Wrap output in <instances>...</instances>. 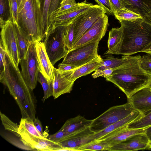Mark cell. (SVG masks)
<instances>
[{"mask_svg": "<svg viewBox=\"0 0 151 151\" xmlns=\"http://www.w3.org/2000/svg\"><path fill=\"white\" fill-rule=\"evenodd\" d=\"M0 81L7 87L16 101L22 118L33 121L36 114V97L25 82L19 68L15 66L6 54L4 75Z\"/></svg>", "mask_w": 151, "mask_h": 151, "instance_id": "cell-1", "label": "cell"}, {"mask_svg": "<svg viewBox=\"0 0 151 151\" xmlns=\"http://www.w3.org/2000/svg\"><path fill=\"white\" fill-rule=\"evenodd\" d=\"M119 21L122 30L120 41L105 54L129 56L142 52L151 42V23L145 18Z\"/></svg>", "mask_w": 151, "mask_h": 151, "instance_id": "cell-2", "label": "cell"}, {"mask_svg": "<svg viewBox=\"0 0 151 151\" xmlns=\"http://www.w3.org/2000/svg\"><path fill=\"white\" fill-rule=\"evenodd\" d=\"M140 55L128 56L127 60L122 65L116 68L112 75L106 78L118 87L129 98L139 90L148 86L150 81L149 74L140 67Z\"/></svg>", "mask_w": 151, "mask_h": 151, "instance_id": "cell-3", "label": "cell"}, {"mask_svg": "<svg viewBox=\"0 0 151 151\" xmlns=\"http://www.w3.org/2000/svg\"><path fill=\"white\" fill-rule=\"evenodd\" d=\"M18 24L31 43L41 41L42 13L40 0H17Z\"/></svg>", "mask_w": 151, "mask_h": 151, "instance_id": "cell-4", "label": "cell"}, {"mask_svg": "<svg viewBox=\"0 0 151 151\" xmlns=\"http://www.w3.org/2000/svg\"><path fill=\"white\" fill-rule=\"evenodd\" d=\"M68 25L50 28L44 39L47 54L53 65L64 58L69 51L65 44Z\"/></svg>", "mask_w": 151, "mask_h": 151, "instance_id": "cell-5", "label": "cell"}, {"mask_svg": "<svg viewBox=\"0 0 151 151\" xmlns=\"http://www.w3.org/2000/svg\"><path fill=\"white\" fill-rule=\"evenodd\" d=\"M135 111L131 104L127 102L123 104L111 107L93 120L90 129L95 133H96L126 117Z\"/></svg>", "mask_w": 151, "mask_h": 151, "instance_id": "cell-6", "label": "cell"}, {"mask_svg": "<svg viewBox=\"0 0 151 151\" xmlns=\"http://www.w3.org/2000/svg\"><path fill=\"white\" fill-rule=\"evenodd\" d=\"M106 14L103 8L98 4H93L87 10L75 17L71 22L74 33L73 46L94 23Z\"/></svg>", "mask_w": 151, "mask_h": 151, "instance_id": "cell-7", "label": "cell"}, {"mask_svg": "<svg viewBox=\"0 0 151 151\" xmlns=\"http://www.w3.org/2000/svg\"><path fill=\"white\" fill-rule=\"evenodd\" d=\"M21 73L26 83L32 91L36 87L40 71L35 42L30 45L25 57L19 62Z\"/></svg>", "mask_w": 151, "mask_h": 151, "instance_id": "cell-8", "label": "cell"}, {"mask_svg": "<svg viewBox=\"0 0 151 151\" xmlns=\"http://www.w3.org/2000/svg\"><path fill=\"white\" fill-rule=\"evenodd\" d=\"M1 40L4 49L15 66L19 68L20 62L14 26L10 18L0 23Z\"/></svg>", "mask_w": 151, "mask_h": 151, "instance_id": "cell-9", "label": "cell"}, {"mask_svg": "<svg viewBox=\"0 0 151 151\" xmlns=\"http://www.w3.org/2000/svg\"><path fill=\"white\" fill-rule=\"evenodd\" d=\"M99 42L90 43L69 51L61 63L77 68L91 62L99 56L98 53Z\"/></svg>", "mask_w": 151, "mask_h": 151, "instance_id": "cell-10", "label": "cell"}, {"mask_svg": "<svg viewBox=\"0 0 151 151\" xmlns=\"http://www.w3.org/2000/svg\"><path fill=\"white\" fill-rule=\"evenodd\" d=\"M93 5L85 0L65 11L53 12L49 16V30L50 28L68 24L75 17L87 10Z\"/></svg>", "mask_w": 151, "mask_h": 151, "instance_id": "cell-11", "label": "cell"}, {"mask_svg": "<svg viewBox=\"0 0 151 151\" xmlns=\"http://www.w3.org/2000/svg\"><path fill=\"white\" fill-rule=\"evenodd\" d=\"M17 136L22 142L33 150L60 151L63 147L59 143L54 142L45 137H40L32 135L19 127Z\"/></svg>", "mask_w": 151, "mask_h": 151, "instance_id": "cell-12", "label": "cell"}, {"mask_svg": "<svg viewBox=\"0 0 151 151\" xmlns=\"http://www.w3.org/2000/svg\"><path fill=\"white\" fill-rule=\"evenodd\" d=\"M109 26L108 17L105 14L98 19L82 36L74 45L72 50L90 43L99 42L105 35Z\"/></svg>", "mask_w": 151, "mask_h": 151, "instance_id": "cell-13", "label": "cell"}, {"mask_svg": "<svg viewBox=\"0 0 151 151\" xmlns=\"http://www.w3.org/2000/svg\"><path fill=\"white\" fill-rule=\"evenodd\" d=\"M95 140V133L89 127L71 134L59 143L63 148L60 151H78V149Z\"/></svg>", "mask_w": 151, "mask_h": 151, "instance_id": "cell-14", "label": "cell"}, {"mask_svg": "<svg viewBox=\"0 0 151 151\" xmlns=\"http://www.w3.org/2000/svg\"><path fill=\"white\" fill-rule=\"evenodd\" d=\"M144 116L142 114L135 111L124 118L95 133V140H104L112 137L127 128L130 123L139 120Z\"/></svg>", "mask_w": 151, "mask_h": 151, "instance_id": "cell-15", "label": "cell"}, {"mask_svg": "<svg viewBox=\"0 0 151 151\" xmlns=\"http://www.w3.org/2000/svg\"><path fill=\"white\" fill-rule=\"evenodd\" d=\"M127 102L135 110L145 115L151 111V88L147 86L139 90L127 98Z\"/></svg>", "mask_w": 151, "mask_h": 151, "instance_id": "cell-16", "label": "cell"}, {"mask_svg": "<svg viewBox=\"0 0 151 151\" xmlns=\"http://www.w3.org/2000/svg\"><path fill=\"white\" fill-rule=\"evenodd\" d=\"M150 142L145 133L138 134L112 146L110 151H130L148 149Z\"/></svg>", "mask_w": 151, "mask_h": 151, "instance_id": "cell-17", "label": "cell"}, {"mask_svg": "<svg viewBox=\"0 0 151 151\" xmlns=\"http://www.w3.org/2000/svg\"><path fill=\"white\" fill-rule=\"evenodd\" d=\"M35 43L40 71L47 80L53 82L55 68L50 60L44 42L36 41Z\"/></svg>", "mask_w": 151, "mask_h": 151, "instance_id": "cell-18", "label": "cell"}, {"mask_svg": "<svg viewBox=\"0 0 151 151\" xmlns=\"http://www.w3.org/2000/svg\"><path fill=\"white\" fill-rule=\"evenodd\" d=\"M54 73L53 96L55 99L63 94L70 93L74 82L70 81L63 72L58 68H54Z\"/></svg>", "mask_w": 151, "mask_h": 151, "instance_id": "cell-19", "label": "cell"}, {"mask_svg": "<svg viewBox=\"0 0 151 151\" xmlns=\"http://www.w3.org/2000/svg\"><path fill=\"white\" fill-rule=\"evenodd\" d=\"M102 58L100 56L91 62L72 70L63 71L70 81L75 82L78 78L91 73L102 65Z\"/></svg>", "mask_w": 151, "mask_h": 151, "instance_id": "cell-20", "label": "cell"}, {"mask_svg": "<svg viewBox=\"0 0 151 151\" xmlns=\"http://www.w3.org/2000/svg\"><path fill=\"white\" fill-rule=\"evenodd\" d=\"M92 121L78 115L67 120L60 129L70 133H75L89 127Z\"/></svg>", "mask_w": 151, "mask_h": 151, "instance_id": "cell-21", "label": "cell"}, {"mask_svg": "<svg viewBox=\"0 0 151 151\" xmlns=\"http://www.w3.org/2000/svg\"><path fill=\"white\" fill-rule=\"evenodd\" d=\"M125 7L144 17L151 11V0H121Z\"/></svg>", "mask_w": 151, "mask_h": 151, "instance_id": "cell-22", "label": "cell"}, {"mask_svg": "<svg viewBox=\"0 0 151 151\" xmlns=\"http://www.w3.org/2000/svg\"><path fill=\"white\" fill-rule=\"evenodd\" d=\"M147 128L129 129L127 128L112 137L104 140L111 147L134 135L145 133Z\"/></svg>", "mask_w": 151, "mask_h": 151, "instance_id": "cell-23", "label": "cell"}, {"mask_svg": "<svg viewBox=\"0 0 151 151\" xmlns=\"http://www.w3.org/2000/svg\"><path fill=\"white\" fill-rule=\"evenodd\" d=\"M16 35L17 44L20 60L24 58L31 44L23 32L18 24L14 23Z\"/></svg>", "mask_w": 151, "mask_h": 151, "instance_id": "cell-24", "label": "cell"}, {"mask_svg": "<svg viewBox=\"0 0 151 151\" xmlns=\"http://www.w3.org/2000/svg\"><path fill=\"white\" fill-rule=\"evenodd\" d=\"M128 55H123L121 58H115L112 56L107 57L106 59H102L101 65L96 70L114 68L118 67L124 64L127 61Z\"/></svg>", "mask_w": 151, "mask_h": 151, "instance_id": "cell-25", "label": "cell"}, {"mask_svg": "<svg viewBox=\"0 0 151 151\" xmlns=\"http://www.w3.org/2000/svg\"><path fill=\"white\" fill-rule=\"evenodd\" d=\"M52 0H44L42 9V23L41 33L42 40L44 39L48 30L49 12Z\"/></svg>", "mask_w": 151, "mask_h": 151, "instance_id": "cell-26", "label": "cell"}, {"mask_svg": "<svg viewBox=\"0 0 151 151\" xmlns=\"http://www.w3.org/2000/svg\"><path fill=\"white\" fill-rule=\"evenodd\" d=\"M37 81L41 85L44 91V96L42 99L43 102L52 96L53 92V82L47 80L39 71Z\"/></svg>", "mask_w": 151, "mask_h": 151, "instance_id": "cell-27", "label": "cell"}, {"mask_svg": "<svg viewBox=\"0 0 151 151\" xmlns=\"http://www.w3.org/2000/svg\"><path fill=\"white\" fill-rule=\"evenodd\" d=\"M111 148L104 140H95L79 148L78 151H110Z\"/></svg>", "mask_w": 151, "mask_h": 151, "instance_id": "cell-28", "label": "cell"}, {"mask_svg": "<svg viewBox=\"0 0 151 151\" xmlns=\"http://www.w3.org/2000/svg\"><path fill=\"white\" fill-rule=\"evenodd\" d=\"M114 15L115 18L119 21L132 20L143 18L140 15L126 8L115 12Z\"/></svg>", "mask_w": 151, "mask_h": 151, "instance_id": "cell-29", "label": "cell"}, {"mask_svg": "<svg viewBox=\"0 0 151 151\" xmlns=\"http://www.w3.org/2000/svg\"><path fill=\"white\" fill-rule=\"evenodd\" d=\"M122 34V29L112 28L109 32L107 42L108 50L110 51L120 41Z\"/></svg>", "mask_w": 151, "mask_h": 151, "instance_id": "cell-30", "label": "cell"}, {"mask_svg": "<svg viewBox=\"0 0 151 151\" xmlns=\"http://www.w3.org/2000/svg\"><path fill=\"white\" fill-rule=\"evenodd\" d=\"M151 126V111L138 120L128 125L129 129L148 128Z\"/></svg>", "mask_w": 151, "mask_h": 151, "instance_id": "cell-31", "label": "cell"}, {"mask_svg": "<svg viewBox=\"0 0 151 151\" xmlns=\"http://www.w3.org/2000/svg\"><path fill=\"white\" fill-rule=\"evenodd\" d=\"M19 125V127L32 135L40 137H45L42 136L37 130L34 125L33 121L27 118H22Z\"/></svg>", "mask_w": 151, "mask_h": 151, "instance_id": "cell-32", "label": "cell"}, {"mask_svg": "<svg viewBox=\"0 0 151 151\" xmlns=\"http://www.w3.org/2000/svg\"><path fill=\"white\" fill-rule=\"evenodd\" d=\"M0 115L2 123L5 129L15 135L17 134L19 125L13 122L1 111Z\"/></svg>", "mask_w": 151, "mask_h": 151, "instance_id": "cell-33", "label": "cell"}, {"mask_svg": "<svg viewBox=\"0 0 151 151\" xmlns=\"http://www.w3.org/2000/svg\"><path fill=\"white\" fill-rule=\"evenodd\" d=\"M10 12L8 0H0V22H5L10 18Z\"/></svg>", "mask_w": 151, "mask_h": 151, "instance_id": "cell-34", "label": "cell"}, {"mask_svg": "<svg viewBox=\"0 0 151 151\" xmlns=\"http://www.w3.org/2000/svg\"><path fill=\"white\" fill-rule=\"evenodd\" d=\"M141 68L147 74H151V55L147 53L141 57L139 60Z\"/></svg>", "mask_w": 151, "mask_h": 151, "instance_id": "cell-35", "label": "cell"}, {"mask_svg": "<svg viewBox=\"0 0 151 151\" xmlns=\"http://www.w3.org/2000/svg\"><path fill=\"white\" fill-rule=\"evenodd\" d=\"M74 33L73 25L70 22L68 25L67 31L65 38V44L69 51L72 50L73 45Z\"/></svg>", "mask_w": 151, "mask_h": 151, "instance_id": "cell-36", "label": "cell"}, {"mask_svg": "<svg viewBox=\"0 0 151 151\" xmlns=\"http://www.w3.org/2000/svg\"><path fill=\"white\" fill-rule=\"evenodd\" d=\"M10 12V19L14 24H18V17L17 0H8Z\"/></svg>", "mask_w": 151, "mask_h": 151, "instance_id": "cell-37", "label": "cell"}, {"mask_svg": "<svg viewBox=\"0 0 151 151\" xmlns=\"http://www.w3.org/2000/svg\"><path fill=\"white\" fill-rule=\"evenodd\" d=\"M0 81L3 79L5 72L6 65V53L1 40L0 42Z\"/></svg>", "mask_w": 151, "mask_h": 151, "instance_id": "cell-38", "label": "cell"}, {"mask_svg": "<svg viewBox=\"0 0 151 151\" xmlns=\"http://www.w3.org/2000/svg\"><path fill=\"white\" fill-rule=\"evenodd\" d=\"M71 134L72 133L66 132L60 129L55 133L50 135L47 138L54 142L59 143Z\"/></svg>", "mask_w": 151, "mask_h": 151, "instance_id": "cell-39", "label": "cell"}, {"mask_svg": "<svg viewBox=\"0 0 151 151\" xmlns=\"http://www.w3.org/2000/svg\"><path fill=\"white\" fill-rule=\"evenodd\" d=\"M98 5L103 8L105 10L106 13L110 15H114V12L109 0H94Z\"/></svg>", "mask_w": 151, "mask_h": 151, "instance_id": "cell-40", "label": "cell"}, {"mask_svg": "<svg viewBox=\"0 0 151 151\" xmlns=\"http://www.w3.org/2000/svg\"><path fill=\"white\" fill-rule=\"evenodd\" d=\"M116 68H110L102 70H96L92 74V76L94 78L99 77H103L105 78L111 76Z\"/></svg>", "mask_w": 151, "mask_h": 151, "instance_id": "cell-41", "label": "cell"}, {"mask_svg": "<svg viewBox=\"0 0 151 151\" xmlns=\"http://www.w3.org/2000/svg\"><path fill=\"white\" fill-rule=\"evenodd\" d=\"M75 0H66L62 3L60 6L53 12L57 13L65 11L77 4Z\"/></svg>", "mask_w": 151, "mask_h": 151, "instance_id": "cell-42", "label": "cell"}, {"mask_svg": "<svg viewBox=\"0 0 151 151\" xmlns=\"http://www.w3.org/2000/svg\"><path fill=\"white\" fill-rule=\"evenodd\" d=\"M114 12L121 9L126 8L121 0H109Z\"/></svg>", "mask_w": 151, "mask_h": 151, "instance_id": "cell-43", "label": "cell"}, {"mask_svg": "<svg viewBox=\"0 0 151 151\" xmlns=\"http://www.w3.org/2000/svg\"><path fill=\"white\" fill-rule=\"evenodd\" d=\"M62 0H52L50 7L49 16L60 7Z\"/></svg>", "mask_w": 151, "mask_h": 151, "instance_id": "cell-44", "label": "cell"}, {"mask_svg": "<svg viewBox=\"0 0 151 151\" xmlns=\"http://www.w3.org/2000/svg\"><path fill=\"white\" fill-rule=\"evenodd\" d=\"M58 69L62 71H67L72 70L76 68L73 65L60 63L59 64Z\"/></svg>", "mask_w": 151, "mask_h": 151, "instance_id": "cell-45", "label": "cell"}, {"mask_svg": "<svg viewBox=\"0 0 151 151\" xmlns=\"http://www.w3.org/2000/svg\"><path fill=\"white\" fill-rule=\"evenodd\" d=\"M33 123L37 130L40 132L42 136L45 137L43 131L42 127L41 121L38 118H35L33 121Z\"/></svg>", "mask_w": 151, "mask_h": 151, "instance_id": "cell-46", "label": "cell"}, {"mask_svg": "<svg viewBox=\"0 0 151 151\" xmlns=\"http://www.w3.org/2000/svg\"><path fill=\"white\" fill-rule=\"evenodd\" d=\"M142 52L146 53L151 55V42L144 49Z\"/></svg>", "mask_w": 151, "mask_h": 151, "instance_id": "cell-47", "label": "cell"}, {"mask_svg": "<svg viewBox=\"0 0 151 151\" xmlns=\"http://www.w3.org/2000/svg\"><path fill=\"white\" fill-rule=\"evenodd\" d=\"M145 133L150 142H151V126L146 129Z\"/></svg>", "mask_w": 151, "mask_h": 151, "instance_id": "cell-48", "label": "cell"}, {"mask_svg": "<svg viewBox=\"0 0 151 151\" xmlns=\"http://www.w3.org/2000/svg\"><path fill=\"white\" fill-rule=\"evenodd\" d=\"M144 18L151 23V11L146 14Z\"/></svg>", "mask_w": 151, "mask_h": 151, "instance_id": "cell-49", "label": "cell"}, {"mask_svg": "<svg viewBox=\"0 0 151 151\" xmlns=\"http://www.w3.org/2000/svg\"><path fill=\"white\" fill-rule=\"evenodd\" d=\"M149 75L150 77V81L148 86L151 88V74H149Z\"/></svg>", "mask_w": 151, "mask_h": 151, "instance_id": "cell-50", "label": "cell"}, {"mask_svg": "<svg viewBox=\"0 0 151 151\" xmlns=\"http://www.w3.org/2000/svg\"><path fill=\"white\" fill-rule=\"evenodd\" d=\"M148 149H151V142H150Z\"/></svg>", "mask_w": 151, "mask_h": 151, "instance_id": "cell-51", "label": "cell"}, {"mask_svg": "<svg viewBox=\"0 0 151 151\" xmlns=\"http://www.w3.org/2000/svg\"><path fill=\"white\" fill-rule=\"evenodd\" d=\"M66 0H62V2H61V4L62 3H63V2H64V1H66Z\"/></svg>", "mask_w": 151, "mask_h": 151, "instance_id": "cell-52", "label": "cell"}]
</instances>
